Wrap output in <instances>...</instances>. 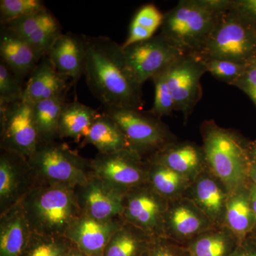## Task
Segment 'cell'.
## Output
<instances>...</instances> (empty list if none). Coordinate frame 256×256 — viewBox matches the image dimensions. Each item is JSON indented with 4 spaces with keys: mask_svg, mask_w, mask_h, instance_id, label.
Returning <instances> with one entry per match:
<instances>
[{
    "mask_svg": "<svg viewBox=\"0 0 256 256\" xmlns=\"http://www.w3.org/2000/svg\"><path fill=\"white\" fill-rule=\"evenodd\" d=\"M122 48L128 66L142 86L184 54L162 34Z\"/></svg>",
    "mask_w": 256,
    "mask_h": 256,
    "instance_id": "12",
    "label": "cell"
},
{
    "mask_svg": "<svg viewBox=\"0 0 256 256\" xmlns=\"http://www.w3.org/2000/svg\"><path fill=\"white\" fill-rule=\"evenodd\" d=\"M88 86L106 109L141 110L142 88L128 66L122 45L108 37L84 36Z\"/></svg>",
    "mask_w": 256,
    "mask_h": 256,
    "instance_id": "1",
    "label": "cell"
},
{
    "mask_svg": "<svg viewBox=\"0 0 256 256\" xmlns=\"http://www.w3.org/2000/svg\"><path fill=\"white\" fill-rule=\"evenodd\" d=\"M66 94L32 104L41 142L60 139L58 128L60 116L66 105Z\"/></svg>",
    "mask_w": 256,
    "mask_h": 256,
    "instance_id": "30",
    "label": "cell"
},
{
    "mask_svg": "<svg viewBox=\"0 0 256 256\" xmlns=\"http://www.w3.org/2000/svg\"><path fill=\"white\" fill-rule=\"evenodd\" d=\"M148 161V184L153 190L168 201L184 196L192 180L164 165Z\"/></svg>",
    "mask_w": 256,
    "mask_h": 256,
    "instance_id": "29",
    "label": "cell"
},
{
    "mask_svg": "<svg viewBox=\"0 0 256 256\" xmlns=\"http://www.w3.org/2000/svg\"><path fill=\"white\" fill-rule=\"evenodd\" d=\"M202 60L206 72L212 74L217 80L230 86H233L242 76L247 64L215 58H202Z\"/></svg>",
    "mask_w": 256,
    "mask_h": 256,
    "instance_id": "34",
    "label": "cell"
},
{
    "mask_svg": "<svg viewBox=\"0 0 256 256\" xmlns=\"http://www.w3.org/2000/svg\"><path fill=\"white\" fill-rule=\"evenodd\" d=\"M206 72L202 58L192 54L182 55L168 69L166 78L175 110L182 114L184 124L202 99L201 79Z\"/></svg>",
    "mask_w": 256,
    "mask_h": 256,
    "instance_id": "9",
    "label": "cell"
},
{
    "mask_svg": "<svg viewBox=\"0 0 256 256\" xmlns=\"http://www.w3.org/2000/svg\"><path fill=\"white\" fill-rule=\"evenodd\" d=\"M31 234L21 203L0 215V256H22Z\"/></svg>",
    "mask_w": 256,
    "mask_h": 256,
    "instance_id": "23",
    "label": "cell"
},
{
    "mask_svg": "<svg viewBox=\"0 0 256 256\" xmlns=\"http://www.w3.org/2000/svg\"><path fill=\"white\" fill-rule=\"evenodd\" d=\"M249 180L256 186V165L252 164L249 171Z\"/></svg>",
    "mask_w": 256,
    "mask_h": 256,
    "instance_id": "44",
    "label": "cell"
},
{
    "mask_svg": "<svg viewBox=\"0 0 256 256\" xmlns=\"http://www.w3.org/2000/svg\"><path fill=\"white\" fill-rule=\"evenodd\" d=\"M127 190L92 176L87 182L75 188L82 214L96 220L122 218Z\"/></svg>",
    "mask_w": 256,
    "mask_h": 256,
    "instance_id": "13",
    "label": "cell"
},
{
    "mask_svg": "<svg viewBox=\"0 0 256 256\" xmlns=\"http://www.w3.org/2000/svg\"><path fill=\"white\" fill-rule=\"evenodd\" d=\"M0 56L1 62L22 80L41 60L21 36L4 26L0 30Z\"/></svg>",
    "mask_w": 256,
    "mask_h": 256,
    "instance_id": "22",
    "label": "cell"
},
{
    "mask_svg": "<svg viewBox=\"0 0 256 256\" xmlns=\"http://www.w3.org/2000/svg\"><path fill=\"white\" fill-rule=\"evenodd\" d=\"M66 256H89L87 255L85 252H82V250H80V249L78 248L75 246H73V247L70 248V250H69L68 254H67Z\"/></svg>",
    "mask_w": 256,
    "mask_h": 256,
    "instance_id": "43",
    "label": "cell"
},
{
    "mask_svg": "<svg viewBox=\"0 0 256 256\" xmlns=\"http://www.w3.org/2000/svg\"><path fill=\"white\" fill-rule=\"evenodd\" d=\"M229 192L208 166L188 186L184 196L191 200L215 226H224Z\"/></svg>",
    "mask_w": 256,
    "mask_h": 256,
    "instance_id": "16",
    "label": "cell"
},
{
    "mask_svg": "<svg viewBox=\"0 0 256 256\" xmlns=\"http://www.w3.org/2000/svg\"><path fill=\"white\" fill-rule=\"evenodd\" d=\"M248 153L252 164L256 165V142L248 148Z\"/></svg>",
    "mask_w": 256,
    "mask_h": 256,
    "instance_id": "42",
    "label": "cell"
},
{
    "mask_svg": "<svg viewBox=\"0 0 256 256\" xmlns=\"http://www.w3.org/2000/svg\"><path fill=\"white\" fill-rule=\"evenodd\" d=\"M215 226L186 196L168 201L164 216V237L186 246L197 236Z\"/></svg>",
    "mask_w": 256,
    "mask_h": 256,
    "instance_id": "15",
    "label": "cell"
},
{
    "mask_svg": "<svg viewBox=\"0 0 256 256\" xmlns=\"http://www.w3.org/2000/svg\"><path fill=\"white\" fill-rule=\"evenodd\" d=\"M68 79L56 72L48 57L45 56L25 84L22 100L34 104L66 94Z\"/></svg>",
    "mask_w": 256,
    "mask_h": 256,
    "instance_id": "21",
    "label": "cell"
},
{
    "mask_svg": "<svg viewBox=\"0 0 256 256\" xmlns=\"http://www.w3.org/2000/svg\"><path fill=\"white\" fill-rule=\"evenodd\" d=\"M240 242L224 226H214L186 244L191 256H230Z\"/></svg>",
    "mask_w": 256,
    "mask_h": 256,
    "instance_id": "26",
    "label": "cell"
},
{
    "mask_svg": "<svg viewBox=\"0 0 256 256\" xmlns=\"http://www.w3.org/2000/svg\"><path fill=\"white\" fill-rule=\"evenodd\" d=\"M232 10L256 30V0H233Z\"/></svg>",
    "mask_w": 256,
    "mask_h": 256,
    "instance_id": "39",
    "label": "cell"
},
{
    "mask_svg": "<svg viewBox=\"0 0 256 256\" xmlns=\"http://www.w3.org/2000/svg\"><path fill=\"white\" fill-rule=\"evenodd\" d=\"M168 200L149 184L130 188L124 195L122 218L152 237H164V216Z\"/></svg>",
    "mask_w": 256,
    "mask_h": 256,
    "instance_id": "11",
    "label": "cell"
},
{
    "mask_svg": "<svg viewBox=\"0 0 256 256\" xmlns=\"http://www.w3.org/2000/svg\"><path fill=\"white\" fill-rule=\"evenodd\" d=\"M41 140L32 104L18 100L0 106V148L28 158Z\"/></svg>",
    "mask_w": 256,
    "mask_h": 256,
    "instance_id": "8",
    "label": "cell"
},
{
    "mask_svg": "<svg viewBox=\"0 0 256 256\" xmlns=\"http://www.w3.org/2000/svg\"><path fill=\"white\" fill-rule=\"evenodd\" d=\"M140 111L108 108L106 109L104 114L118 124L127 138L130 149L148 158L176 140L161 120Z\"/></svg>",
    "mask_w": 256,
    "mask_h": 256,
    "instance_id": "7",
    "label": "cell"
},
{
    "mask_svg": "<svg viewBox=\"0 0 256 256\" xmlns=\"http://www.w3.org/2000/svg\"><path fill=\"white\" fill-rule=\"evenodd\" d=\"M124 222L122 218L101 220L82 214L65 236L87 255L102 256L108 242Z\"/></svg>",
    "mask_w": 256,
    "mask_h": 256,
    "instance_id": "18",
    "label": "cell"
},
{
    "mask_svg": "<svg viewBox=\"0 0 256 256\" xmlns=\"http://www.w3.org/2000/svg\"><path fill=\"white\" fill-rule=\"evenodd\" d=\"M233 86L245 92L256 107V55L248 62L244 74Z\"/></svg>",
    "mask_w": 256,
    "mask_h": 256,
    "instance_id": "38",
    "label": "cell"
},
{
    "mask_svg": "<svg viewBox=\"0 0 256 256\" xmlns=\"http://www.w3.org/2000/svg\"><path fill=\"white\" fill-rule=\"evenodd\" d=\"M153 238L124 222L108 242L102 256H141Z\"/></svg>",
    "mask_w": 256,
    "mask_h": 256,
    "instance_id": "28",
    "label": "cell"
},
{
    "mask_svg": "<svg viewBox=\"0 0 256 256\" xmlns=\"http://www.w3.org/2000/svg\"><path fill=\"white\" fill-rule=\"evenodd\" d=\"M23 82L0 60V106L22 100L25 86Z\"/></svg>",
    "mask_w": 256,
    "mask_h": 256,
    "instance_id": "36",
    "label": "cell"
},
{
    "mask_svg": "<svg viewBox=\"0 0 256 256\" xmlns=\"http://www.w3.org/2000/svg\"><path fill=\"white\" fill-rule=\"evenodd\" d=\"M32 233L65 236L82 216L75 188L40 182L21 202Z\"/></svg>",
    "mask_w": 256,
    "mask_h": 256,
    "instance_id": "3",
    "label": "cell"
},
{
    "mask_svg": "<svg viewBox=\"0 0 256 256\" xmlns=\"http://www.w3.org/2000/svg\"><path fill=\"white\" fill-rule=\"evenodd\" d=\"M248 237L239 242L230 256H256V242L250 240Z\"/></svg>",
    "mask_w": 256,
    "mask_h": 256,
    "instance_id": "40",
    "label": "cell"
},
{
    "mask_svg": "<svg viewBox=\"0 0 256 256\" xmlns=\"http://www.w3.org/2000/svg\"><path fill=\"white\" fill-rule=\"evenodd\" d=\"M224 226L240 242L246 238L255 229V218L250 204L248 184L229 194Z\"/></svg>",
    "mask_w": 256,
    "mask_h": 256,
    "instance_id": "24",
    "label": "cell"
},
{
    "mask_svg": "<svg viewBox=\"0 0 256 256\" xmlns=\"http://www.w3.org/2000/svg\"><path fill=\"white\" fill-rule=\"evenodd\" d=\"M46 9L44 3L40 0H1V26H5L15 20L31 16Z\"/></svg>",
    "mask_w": 256,
    "mask_h": 256,
    "instance_id": "32",
    "label": "cell"
},
{
    "mask_svg": "<svg viewBox=\"0 0 256 256\" xmlns=\"http://www.w3.org/2000/svg\"><path fill=\"white\" fill-rule=\"evenodd\" d=\"M4 26L21 36L40 60L48 54L56 40L63 34L58 20L47 9Z\"/></svg>",
    "mask_w": 256,
    "mask_h": 256,
    "instance_id": "17",
    "label": "cell"
},
{
    "mask_svg": "<svg viewBox=\"0 0 256 256\" xmlns=\"http://www.w3.org/2000/svg\"><path fill=\"white\" fill-rule=\"evenodd\" d=\"M164 18V14L156 5L146 4L134 14L130 28L150 38L154 36L156 30L161 28Z\"/></svg>",
    "mask_w": 256,
    "mask_h": 256,
    "instance_id": "35",
    "label": "cell"
},
{
    "mask_svg": "<svg viewBox=\"0 0 256 256\" xmlns=\"http://www.w3.org/2000/svg\"><path fill=\"white\" fill-rule=\"evenodd\" d=\"M73 246L65 236L32 233L22 256H66Z\"/></svg>",
    "mask_w": 256,
    "mask_h": 256,
    "instance_id": "31",
    "label": "cell"
},
{
    "mask_svg": "<svg viewBox=\"0 0 256 256\" xmlns=\"http://www.w3.org/2000/svg\"><path fill=\"white\" fill-rule=\"evenodd\" d=\"M141 256H191L186 246L165 237L152 239Z\"/></svg>",
    "mask_w": 256,
    "mask_h": 256,
    "instance_id": "37",
    "label": "cell"
},
{
    "mask_svg": "<svg viewBox=\"0 0 256 256\" xmlns=\"http://www.w3.org/2000/svg\"><path fill=\"white\" fill-rule=\"evenodd\" d=\"M168 68L152 77L154 86V99L152 108L149 114L161 118L164 116H171L175 110L174 101L168 85Z\"/></svg>",
    "mask_w": 256,
    "mask_h": 256,
    "instance_id": "33",
    "label": "cell"
},
{
    "mask_svg": "<svg viewBox=\"0 0 256 256\" xmlns=\"http://www.w3.org/2000/svg\"><path fill=\"white\" fill-rule=\"evenodd\" d=\"M195 55L201 58L248 63L256 55V30L230 8L220 15L201 50Z\"/></svg>",
    "mask_w": 256,
    "mask_h": 256,
    "instance_id": "6",
    "label": "cell"
},
{
    "mask_svg": "<svg viewBox=\"0 0 256 256\" xmlns=\"http://www.w3.org/2000/svg\"><path fill=\"white\" fill-rule=\"evenodd\" d=\"M47 56L58 74L77 82L84 73L85 38L74 34H62L52 45Z\"/></svg>",
    "mask_w": 256,
    "mask_h": 256,
    "instance_id": "20",
    "label": "cell"
},
{
    "mask_svg": "<svg viewBox=\"0 0 256 256\" xmlns=\"http://www.w3.org/2000/svg\"><path fill=\"white\" fill-rule=\"evenodd\" d=\"M28 160L40 182L75 188L92 176L90 160L56 140L40 142Z\"/></svg>",
    "mask_w": 256,
    "mask_h": 256,
    "instance_id": "5",
    "label": "cell"
},
{
    "mask_svg": "<svg viewBox=\"0 0 256 256\" xmlns=\"http://www.w3.org/2000/svg\"><path fill=\"white\" fill-rule=\"evenodd\" d=\"M90 170L92 176L124 190L148 183V160L131 149L98 153L90 160Z\"/></svg>",
    "mask_w": 256,
    "mask_h": 256,
    "instance_id": "10",
    "label": "cell"
},
{
    "mask_svg": "<svg viewBox=\"0 0 256 256\" xmlns=\"http://www.w3.org/2000/svg\"><path fill=\"white\" fill-rule=\"evenodd\" d=\"M37 184L28 158L1 150L0 154V215L21 203Z\"/></svg>",
    "mask_w": 256,
    "mask_h": 256,
    "instance_id": "14",
    "label": "cell"
},
{
    "mask_svg": "<svg viewBox=\"0 0 256 256\" xmlns=\"http://www.w3.org/2000/svg\"><path fill=\"white\" fill-rule=\"evenodd\" d=\"M100 114L78 101L66 104L58 122L60 139L73 138L76 141L85 138L92 122Z\"/></svg>",
    "mask_w": 256,
    "mask_h": 256,
    "instance_id": "27",
    "label": "cell"
},
{
    "mask_svg": "<svg viewBox=\"0 0 256 256\" xmlns=\"http://www.w3.org/2000/svg\"><path fill=\"white\" fill-rule=\"evenodd\" d=\"M233 0H181L164 14L161 33L184 54H196Z\"/></svg>",
    "mask_w": 256,
    "mask_h": 256,
    "instance_id": "2",
    "label": "cell"
},
{
    "mask_svg": "<svg viewBox=\"0 0 256 256\" xmlns=\"http://www.w3.org/2000/svg\"><path fill=\"white\" fill-rule=\"evenodd\" d=\"M201 131L207 166L229 194L248 184L252 162L248 149L238 136L213 120L204 122Z\"/></svg>",
    "mask_w": 256,
    "mask_h": 256,
    "instance_id": "4",
    "label": "cell"
},
{
    "mask_svg": "<svg viewBox=\"0 0 256 256\" xmlns=\"http://www.w3.org/2000/svg\"><path fill=\"white\" fill-rule=\"evenodd\" d=\"M248 190L250 204H252V210L254 212V218H255V229L256 230V186L252 182L248 184Z\"/></svg>",
    "mask_w": 256,
    "mask_h": 256,
    "instance_id": "41",
    "label": "cell"
},
{
    "mask_svg": "<svg viewBox=\"0 0 256 256\" xmlns=\"http://www.w3.org/2000/svg\"><path fill=\"white\" fill-rule=\"evenodd\" d=\"M82 144H92L100 154L130 149L127 138L118 124L104 112L100 114L94 121Z\"/></svg>",
    "mask_w": 256,
    "mask_h": 256,
    "instance_id": "25",
    "label": "cell"
},
{
    "mask_svg": "<svg viewBox=\"0 0 256 256\" xmlns=\"http://www.w3.org/2000/svg\"><path fill=\"white\" fill-rule=\"evenodd\" d=\"M146 159L164 165L192 181L207 168L203 148L190 142L175 141Z\"/></svg>",
    "mask_w": 256,
    "mask_h": 256,
    "instance_id": "19",
    "label": "cell"
}]
</instances>
